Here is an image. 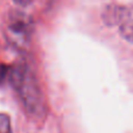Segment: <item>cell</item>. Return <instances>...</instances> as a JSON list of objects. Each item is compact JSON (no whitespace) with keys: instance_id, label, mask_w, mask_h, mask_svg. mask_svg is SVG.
I'll return each mask as SVG.
<instances>
[{"instance_id":"1","label":"cell","mask_w":133,"mask_h":133,"mask_svg":"<svg viewBox=\"0 0 133 133\" xmlns=\"http://www.w3.org/2000/svg\"><path fill=\"white\" fill-rule=\"evenodd\" d=\"M9 79L18 91L26 110L33 116L43 113V98L40 91L36 78L28 66L18 64L9 68Z\"/></svg>"},{"instance_id":"2","label":"cell","mask_w":133,"mask_h":133,"mask_svg":"<svg viewBox=\"0 0 133 133\" xmlns=\"http://www.w3.org/2000/svg\"><path fill=\"white\" fill-rule=\"evenodd\" d=\"M6 36L16 47L26 46L33 32L32 20L22 12H13L6 21Z\"/></svg>"},{"instance_id":"3","label":"cell","mask_w":133,"mask_h":133,"mask_svg":"<svg viewBox=\"0 0 133 133\" xmlns=\"http://www.w3.org/2000/svg\"><path fill=\"white\" fill-rule=\"evenodd\" d=\"M103 18L108 25H119L123 37L133 42V8L122 6L108 7Z\"/></svg>"},{"instance_id":"4","label":"cell","mask_w":133,"mask_h":133,"mask_svg":"<svg viewBox=\"0 0 133 133\" xmlns=\"http://www.w3.org/2000/svg\"><path fill=\"white\" fill-rule=\"evenodd\" d=\"M0 133H12L11 119L6 113H0Z\"/></svg>"},{"instance_id":"5","label":"cell","mask_w":133,"mask_h":133,"mask_svg":"<svg viewBox=\"0 0 133 133\" xmlns=\"http://www.w3.org/2000/svg\"><path fill=\"white\" fill-rule=\"evenodd\" d=\"M13 1L15 2L16 5H19V6L25 7V6H27V5H29L32 0H13Z\"/></svg>"}]
</instances>
